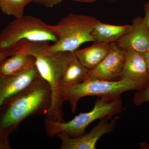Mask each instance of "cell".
<instances>
[{
  "label": "cell",
  "mask_w": 149,
  "mask_h": 149,
  "mask_svg": "<svg viewBox=\"0 0 149 149\" xmlns=\"http://www.w3.org/2000/svg\"><path fill=\"white\" fill-rule=\"evenodd\" d=\"M51 104L50 86L40 75L0 107V131L9 136L30 116H46Z\"/></svg>",
  "instance_id": "obj_1"
},
{
  "label": "cell",
  "mask_w": 149,
  "mask_h": 149,
  "mask_svg": "<svg viewBox=\"0 0 149 149\" xmlns=\"http://www.w3.org/2000/svg\"><path fill=\"white\" fill-rule=\"evenodd\" d=\"M97 21L94 17L69 14L52 25L58 40L53 45H48L39 56L74 52L84 43L94 42L92 33Z\"/></svg>",
  "instance_id": "obj_2"
},
{
  "label": "cell",
  "mask_w": 149,
  "mask_h": 149,
  "mask_svg": "<svg viewBox=\"0 0 149 149\" xmlns=\"http://www.w3.org/2000/svg\"><path fill=\"white\" fill-rule=\"evenodd\" d=\"M122 111L120 96L100 97L96 101L93 109L86 113H81L68 122H58L45 118V129L46 135L50 137L61 133H66L74 138L85 134V130L95 120L107 117H112Z\"/></svg>",
  "instance_id": "obj_3"
},
{
  "label": "cell",
  "mask_w": 149,
  "mask_h": 149,
  "mask_svg": "<svg viewBox=\"0 0 149 149\" xmlns=\"http://www.w3.org/2000/svg\"><path fill=\"white\" fill-rule=\"evenodd\" d=\"M57 40L52 25L36 17L23 15L15 18L0 33V52L9 50L22 41L55 43Z\"/></svg>",
  "instance_id": "obj_4"
},
{
  "label": "cell",
  "mask_w": 149,
  "mask_h": 149,
  "mask_svg": "<svg viewBox=\"0 0 149 149\" xmlns=\"http://www.w3.org/2000/svg\"><path fill=\"white\" fill-rule=\"evenodd\" d=\"M148 81H135L119 80L109 81L91 79L78 84L61 88V95L63 102H69L72 113L77 110L79 100L87 96L117 97L124 92L140 90Z\"/></svg>",
  "instance_id": "obj_5"
},
{
  "label": "cell",
  "mask_w": 149,
  "mask_h": 149,
  "mask_svg": "<svg viewBox=\"0 0 149 149\" xmlns=\"http://www.w3.org/2000/svg\"><path fill=\"white\" fill-rule=\"evenodd\" d=\"M70 54V52H64L35 57L39 74L49 83L52 91V104L46 118L54 121L64 122L63 111L64 102L61 95L60 82Z\"/></svg>",
  "instance_id": "obj_6"
},
{
  "label": "cell",
  "mask_w": 149,
  "mask_h": 149,
  "mask_svg": "<svg viewBox=\"0 0 149 149\" xmlns=\"http://www.w3.org/2000/svg\"><path fill=\"white\" fill-rule=\"evenodd\" d=\"M107 117L101 119L100 121L86 134L77 137H70L66 133H61L58 137L61 141V149H95L96 144L102 136L112 132L114 130L119 117L117 116L111 119Z\"/></svg>",
  "instance_id": "obj_7"
},
{
  "label": "cell",
  "mask_w": 149,
  "mask_h": 149,
  "mask_svg": "<svg viewBox=\"0 0 149 149\" xmlns=\"http://www.w3.org/2000/svg\"><path fill=\"white\" fill-rule=\"evenodd\" d=\"M126 52L115 42L111 43V49L109 53L97 66L89 70L85 80H119L125 63Z\"/></svg>",
  "instance_id": "obj_8"
},
{
  "label": "cell",
  "mask_w": 149,
  "mask_h": 149,
  "mask_svg": "<svg viewBox=\"0 0 149 149\" xmlns=\"http://www.w3.org/2000/svg\"><path fill=\"white\" fill-rule=\"evenodd\" d=\"M122 49L133 50L141 54L149 51V31L143 18L136 17L132 21V27L115 42Z\"/></svg>",
  "instance_id": "obj_9"
},
{
  "label": "cell",
  "mask_w": 149,
  "mask_h": 149,
  "mask_svg": "<svg viewBox=\"0 0 149 149\" xmlns=\"http://www.w3.org/2000/svg\"><path fill=\"white\" fill-rule=\"evenodd\" d=\"M40 76L36 65L17 76H4L0 74V107L6 100L26 88Z\"/></svg>",
  "instance_id": "obj_10"
},
{
  "label": "cell",
  "mask_w": 149,
  "mask_h": 149,
  "mask_svg": "<svg viewBox=\"0 0 149 149\" xmlns=\"http://www.w3.org/2000/svg\"><path fill=\"white\" fill-rule=\"evenodd\" d=\"M126 58L119 80L148 81L149 72L142 54L126 51Z\"/></svg>",
  "instance_id": "obj_11"
},
{
  "label": "cell",
  "mask_w": 149,
  "mask_h": 149,
  "mask_svg": "<svg viewBox=\"0 0 149 149\" xmlns=\"http://www.w3.org/2000/svg\"><path fill=\"white\" fill-rule=\"evenodd\" d=\"M36 65L34 56L16 54L6 58L0 64V74L4 76H17L32 69Z\"/></svg>",
  "instance_id": "obj_12"
},
{
  "label": "cell",
  "mask_w": 149,
  "mask_h": 149,
  "mask_svg": "<svg viewBox=\"0 0 149 149\" xmlns=\"http://www.w3.org/2000/svg\"><path fill=\"white\" fill-rule=\"evenodd\" d=\"M111 49V43L95 42L93 45L74 52L82 64L89 70L102 61Z\"/></svg>",
  "instance_id": "obj_13"
},
{
  "label": "cell",
  "mask_w": 149,
  "mask_h": 149,
  "mask_svg": "<svg viewBox=\"0 0 149 149\" xmlns=\"http://www.w3.org/2000/svg\"><path fill=\"white\" fill-rule=\"evenodd\" d=\"M89 71V70L80 62L74 52H72L61 79V88L85 81Z\"/></svg>",
  "instance_id": "obj_14"
},
{
  "label": "cell",
  "mask_w": 149,
  "mask_h": 149,
  "mask_svg": "<svg viewBox=\"0 0 149 149\" xmlns=\"http://www.w3.org/2000/svg\"><path fill=\"white\" fill-rule=\"evenodd\" d=\"M132 24L115 25L103 23L98 20L92 33L95 42H116L129 31Z\"/></svg>",
  "instance_id": "obj_15"
},
{
  "label": "cell",
  "mask_w": 149,
  "mask_h": 149,
  "mask_svg": "<svg viewBox=\"0 0 149 149\" xmlns=\"http://www.w3.org/2000/svg\"><path fill=\"white\" fill-rule=\"evenodd\" d=\"M32 0H0V9L8 16L19 18L23 16L25 7Z\"/></svg>",
  "instance_id": "obj_16"
},
{
  "label": "cell",
  "mask_w": 149,
  "mask_h": 149,
  "mask_svg": "<svg viewBox=\"0 0 149 149\" xmlns=\"http://www.w3.org/2000/svg\"><path fill=\"white\" fill-rule=\"evenodd\" d=\"M133 98V102L137 106L149 102V79L143 88L138 90Z\"/></svg>",
  "instance_id": "obj_17"
},
{
  "label": "cell",
  "mask_w": 149,
  "mask_h": 149,
  "mask_svg": "<svg viewBox=\"0 0 149 149\" xmlns=\"http://www.w3.org/2000/svg\"><path fill=\"white\" fill-rule=\"evenodd\" d=\"M63 0H32V2L44 6L47 8H52L61 2Z\"/></svg>",
  "instance_id": "obj_18"
},
{
  "label": "cell",
  "mask_w": 149,
  "mask_h": 149,
  "mask_svg": "<svg viewBox=\"0 0 149 149\" xmlns=\"http://www.w3.org/2000/svg\"><path fill=\"white\" fill-rule=\"evenodd\" d=\"M8 137L0 131V149H11Z\"/></svg>",
  "instance_id": "obj_19"
},
{
  "label": "cell",
  "mask_w": 149,
  "mask_h": 149,
  "mask_svg": "<svg viewBox=\"0 0 149 149\" xmlns=\"http://www.w3.org/2000/svg\"><path fill=\"white\" fill-rule=\"evenodd\" d=\"M145 15L143 18V21L149 31V1L144 5Z\"/></svg>",
  "instance_id": "obj_20"
},
{
  "label": "cell",
  "mask_w": 149,
  "mask_h": 149,
  "mask_svg": "<svg viewBox=\"0 0 149 149\" xmlns=\"http://www.w3.org/2000/svg\"><path fill=\"white\" fill-rule=\"evenodd\" d=\"M12 51L11 49L9 50L0 52V64L3 62L6 58L13 55Z\"/></svg>",
  "instance_id": "obj_21"
},
{
  "label": "cell",
  "mask_w": 149,
  "mask_h": 149,
  "mask_svg": "<svg viewBox=\"0 0 149 149\" xmlns=\"http://www.w3.org/2000/svg\"><path fill=\"white\" fill-rule=\"evenodd\" d=\"M146 65L147 69L149 72V51L143 54Z\"/></svg>",
  "instance_id": "obj_22"
},
{
  "label": "cell",
  "mask_w": 149,
  "mask_h": 149,
  "mask_svg": "<svg viewBox=\"0 0 149 149\" xmlns=\"http://www.w3.org/2000/svg\"><path fill=\"white\" fill-rule=\"evenodd\" d=\"M75 1L79 2L82 3H92L95 1L97 0H72Z\"/></svg>",
  "instance_id": "obj_23"
}]
</instances>
